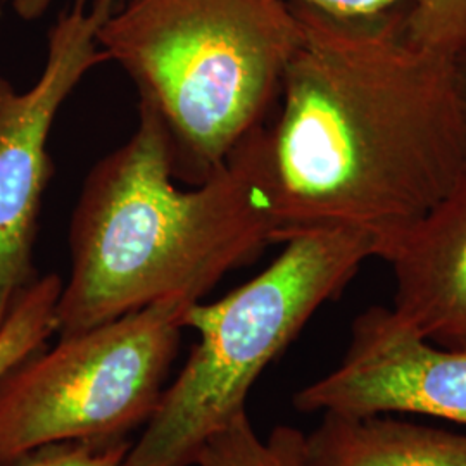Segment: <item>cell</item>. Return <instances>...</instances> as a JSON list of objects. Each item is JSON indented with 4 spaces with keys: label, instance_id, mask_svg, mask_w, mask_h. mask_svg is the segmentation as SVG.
<instances>
[{
    "label": "cell",
    "instance_id": "6da1fadb",
    "mask_svg": "<svg viewBox=\"0 0 466 466\" xmlns=\"http://www.w3.org/2000/svg\"><path fill=\"white\" fill-rule=\"evenodd\" d=\"M289 4L299 42L265 123L275 242L318 228L380 242L466 180L458 57L410 36V2L363 17Z\"/></svg>",
    "mask_w": 466,
    "mask_h": 466
},
{
    "label": "cell",
    "instance_id": "7a4b0ae2",
    "mask_svg": "<svg viewBox=\"0 0 466 466\" xmlns=\"http://www.w3.org/2000/svg\"><path fill=\"white\" fill-rule=\"evenodd\" d=\"M175 177L167 125L140 100L134 134L92 167L71 218L59 337L161 300L199 302L275 242L265 123L202 184L182 190Z\"/></svg>",
    "mask_w": 466,
    "mask_h": 466
},
{
    "label": "cell",
    "instance_id": "3957f363",
    "mask_svg": "<svg viewBox=\"0 0 466 466\" xmlns=\"http://www.w3.org/2000/svg\"><path fill=\"white\" fill-rule=\"evenodd\" d=\"M97 42L165 121L175 175L199 185L267 123L299 23L289 0H119Z\"/></svg>",
    "mask_w": 466,
    "mask_h": 466
},
{
    "label": "cell",
    "instance_id": "277c9868",
    "mask_svg": "<svg viewBox=\"0 0 466 466\" xmlns=\"http://www.w3.org/2000/svg\"><path fill=\"white\" fill-rule=\"evenodd\" d=\"M283 244L249 282L187 308L184 327L198 332V344L123 466L194 465L200 446L246 411L263 370L379 252L377 237L356 228L308 230Z\"/></svg>",
    "mask_w": 466,
    "mask_h": 466
},
{
    "label": "cell",
    "instance_id": "5b68a950",
    "mask_svg": "<svg viewBox=\"0 0 466 466\" xmlns=\"http://www.w3.org/2000/svg\"><path fill=\"white\" fill-rule=\"evenodd\" d=\"M190 302L161 300L59 337L0 379V465L59 442L115 441L147 423Z\"/></svg>",
    "mask_w": 466,
    "mask_h": 466
},
{
    "label": "cell",
    "instance_id": "8992f818",
    "mask_svg": "<svg viewBox=\"0 0 466 466\" xmlns=\"http://www.w3.org/2000/svg\"><path fill=\"white\" fill-rule=\"evenodd\" d=\"M119 0H73L52 25L46 65L28 90L0 76V325L36 279L35 240L49 185L50 130L85 75L107 63L97 34Z\"/></svg>",
    "mask_w": 466,
    "mask_h": 466
},
{
    "label": "cell",
    "instance_id": "52a82bcc",
    "mask_svg": "<svg viewBox=\"0 0 466 466\" xmlns=\"http://www.w3.org/2000/svg\"><path fill=\"white\" fill-rule=\"evenodd\" d=\"M300 413H415L466 425V350L437 346L389 308L356 318L342 363L294 396Z\"/></svg>",
    "mask_w": 466,
    "mask_h": 466
},
{
    "label": "cell",
    "instance_id": "ba28073f",
    "mask_svg": "<svg viewBox=\"0 0 466 466\" xmlns=\"http://www.w3.org/2000/svg\"><path fill=\"white\" fill-rule=\"evenodd\" d=\"M394 273L392 311L437 346L466 350V180L379 242Z\"/></svg>",
    "mask_w": 466,
    "mask_h": 466
},
{
    "label": "cell",
    "instance_id": "9c48e42d",
    "mask_svg": "<svg viewBox=\"0 0 466 466\" xmlns=\"http://www.w3.org/2000/svg\"><path fill=\"white\" fill-rule=\"evenodd\" d=\"M304 466H466V435L380 415L323 413Z\"/></svg>",
    "mask_w": 466,
    "mask_h": 466
},
{
    "label": "cell",
    "instance_id": "30bf717a",
    "mask_svg": "<svg viewBox=\"0 0 466 466\" xmlns=\"http://www.w3.org/2000/svg\"><path fill=\"white\" fill-rule=\"evenodd\" d=\"M304 433L290 427H277L268 439H261L244 411L200 446L194 465L304 466Z\"/></svg>",
    "mask_w": 466,
    "mask_h": 466
},
{
    "label": "cell",
    "instance_id": "8fae6325",
    "mask_svg": "<svg viewBox=\"0 0 466 466\" xmlns=\"http://www.w3.org/2000/svg\"><path fill=\"white\" fill-rule=\"evenodd\" d=\"M61 290V279L50 273L36 277L17 296L0 325V379L46 348L47 339L56 333V308Z\"/></svg>",
    "mask_w": 466,
    "mask_h": 466
},
{
    "label": "cell",
    "instance_id": "7c38bea8",
    "mask_svg": "<svg viewBox=\"0 0 466 466\" xmlns=\"http://www.w3.org/2000/svg\"><path fill=\"white\" fill-rule=\"evenodd\" d=\"M406 28L420 44L458 57L466 50V0L410 2Z\"/></svg>",
    "mask_w": 466,
    "mask_h": 466
},
{
    "label": "cell",
    "instance_id": "4fadbf2b",
    "mask_svg": "<svg viewBox=\"0 0 466 466\" xmlns=\"http://www.w3.org/2000/svg\"><path fill=\"white\" fill-rule=\"evenodd\" d=\"M130 442L78 441L59 442L34 451L11 466H123Z\"/></svg>",
    "mask_w": 466,
    "mask_h": 466
},
{
    "label": "cell",
    "instance_id": "5bb4252c",
    "mask_svg": "<svg viewBox=\"0 0 466 466\" xmlns=\"http://www.w3.org/2000/svg\"><path fill=\"white\" fill-rule=\"evenodd\" d=\"M290 2L311 5L330 16L363 17L379 15L404 2H420V0H290Z\"/></svg>",
    "mask_w": 466,
    "mask_h": 466
},
{
    "label": "cell",
    "instance_id": "9a60e30c",
    "mask_svg": "<svg viewBox=\"0 0 466 466\" xmlns=\"http://www.w3.org/2000/svg\"><path fill=\"white\" fill-rule=\"evenodd\" d=\"M54 0H13V9L23 21H35L44 16Z\"/></svg>",
    "mask_w": 466,
    "mask_h": 466
},
{
    "label": "cell",
    "instance_id": "2e32d148",
    "mask_svg": "<svg viewBox=\"0 0 466 466\" xmlns=\"http://www.w3.org/2000/svg\"><path fill=\"white\" fill-rule=\"evenodd\" d=\"M458 76H460V88H461V97H463L466 111V50L458 56Z\"/></svg>",
    "mask_w": 466,
    "mask_h": 466
}]
</instances>
